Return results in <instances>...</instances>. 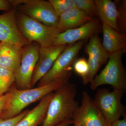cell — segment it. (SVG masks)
<instances>
[{"mask_svg": "<svg viewBox=\"0 0 126 126\" xmlns=\"http://www.w3.org/2000/svg\"><path fill=\"white\" fill-rule=\"evenodd\" d=\"M72 73V71L68 72L49 83L34 88L18 89L16 88L11 89L0 117L3 119H10L20 114L30 104L41 100L69 82Z\"/></svg>", "mask_w": 126, "mask_h": 126, "instance_id": "obj_1", "label": "cell"}, {"mask_svg": "<svg viewBox=\"0 0 126 126\" xmlns=\"http://www.w3.org/2000/svg\"><path fill=\"white\" fill-rule=\"evenodd\" d=\"M42 126H54L72 119L79 107L75 99L77 88L68 82L55 91Z\"/></svg>", "mask_w": 126, "mask_h": 126, "instance_id": "obj_2", "label": "cell"}, {"mask_svg": "<svg viewBox=\"0 0 126 126\" xmlns=\"http://www.w3.org/2000/svg\"><path fill=\"white\" fill-rule=\"evenodd\" d=\"M17 25L20 33L30 42L38 44L41 47L53 46L61 31L56 27L48 26L26 15L16 12Z\"/></svg>", "mask_w": 126, "mask_h": 126, "instance_id": "obj_3", "label": "cell"}, {"mask_svg": "<svg viewBox=\"0 0 126 126\" xmlns=\"http://www.w3.org/2000/svg\"><path fill=\"white\" fill-rule=\"evenodd\" d=\"M125 52L119 50L109 54L108 63L100 73L96 75L90 83L93 90L102 85H109L114 89L125 92L126 89V71L122 62Z\"/></svg>", "mask_w": 126, "mask_h": 126, "instance_id": "obj_4", "label": "cell"}, {"mask_svg": "<svg viewBox=\"0 0 126 126\" xmlns=\"http://www.w3.org/2000/svg\"><path fill=\"white\" fill-rule=\"evenodd\" d=\"M124 92L114 89L109 91L106 88L97 91L94 101L108 122L112 123L126 116L121 99Z\"/></svg>", "mask_w": 126, "mask_h": 126, "instance_id": "obj_5", "label": "cell"}, {"mask_svg": "<svg viewBox=\"0 0 126 126\" xmlns=\"http://www.w3.org/2000/svg\"><path fill=\"white\" fill-rule=\"evenodd\" d=\"M19 12L48 26L56 27L59 16L49 1L16 0Z\"/></svg>", "mask_w": 126, "mask_h": 126, "instance_id": "obj_6", "label": "cell"}, {"mask_svg": "<svg viewBox=\"0 0 126 126\" xmlns=\"http://www.w3.org/2000/svg\"><path fill=\"white\" fill-rule=\"evenodd\" d=\"M86 41H80L67 46L59 55L48 72L39 81L38 86L46 85L72 70V66Z\"/></svg>", "mask_w": 126, "mask_h": 126, "instance_id": "obj_7", "label": "cell"}, {"mask_svg": "<svg viewBox=\"0 0 126 126\" xmlns=\"http://www.w3.org/2000/svg\"><path fill=\"white\" fill-rule=\"evenodd\" d=\"M40 46L32 42L22 48L21 60L19 68L15 73L16 88H31L32 79L34 69L39 58Z\"/></svg>", "mask_w": 126, "mask_h": 126, "instance_id": "obj_8", "label": "cell"}, {"mask_svg": "<svg viewBox=\"0 0 126 126\" xmlns=\"http://www.w3.org/2000/svg\"><path fill=\"white\" fill-rule=\"evenodd\" d=\"M74 126H110L94 100L88 93L84 91L81 106L72 119Z\"/></svg>", "mask_w": 126, "mask_h": 126, "instance_id": "obj_9", "label": "cell"}, {"mask_svg": "<svg viewBox=\"0 0 126 126\" xmlns=\"http://www.w3.org/2000/svg\"><path fill=\"white\" fill-rule=\"evenodd\" d=\"M102 25L98 19H93L79 26L59 34L53 46L71 45L82 40H87L99 32Z\"/></svg>", "mask_w": 126, "mask_h": 126, "instance_id": "obj_10", "label": "cell"}, {"mask_svg": "<svg viewBox=\"0 0 126 126\" xmlns=\"http://www.w3.org/2000/svg\"><path fill=\"white\" fill-rule=\"evenodd\" d=\"M85 52L88 56L89 72L84 84L91 83L101 65L108 60L109 54L104 49L97 34L89 38L85 47Z\"/></svg>", "mask_w": 126, "mask_h": 126, "instance_id": "obj_11", "label": "cell"}, {"mask_svg": "<svg viewBox=\"0 0 126 126\" xmlns=\"http://www.w3.org/2000/svg\"><path fill=\"white\" fill-rule=\"evenodd\" d=\"M0 41L9 42L21 47L31 43L22 35L18 29L15 9L0 15Z\"/></svg>", "mask_w": 126, "mask_h": 126, "instance_id": "obj_12", "label": "cell"}, {"mask_svg": "<svg viewBox=\"0 0 126 126\" xmlns=\"http://www.w3.org/2000/svg\"><path fill=\"white\" fill-rule=\"evenodd\" d=\"M67 45L52 46L41 47L39 50V58L34 69L32 79V87L48 72L55 61Z\"/></svg>", "mask_w": 126, "mask_h": 126, "instance_id": "obj_13", "label": "cell"}, {"mask_svg": "<svg viewBox=\"0 0 126 126\" xmlns=\"http://www.w3.org/2000/svg\"><path fill=\"white\" fill-rule=\"evenodd\" d=\"M22 48L9 42H0V67L15 73L20 65Z\"/></svg>", "mask_w": 126, "mask_h": 126, "instance_id": "obj_14", "label": "cell"}, {"mask_svg": "<svg viewBox=\"0 0 126 126\" xmlns=\"http://www.w3.org/2000/svg\"><path fill=\"white\" fill-rule=\"evenodd\" d=\"M93 19L77 7H75L63 12L59 16L56 27L61 33L79 27Z\"/></svg>", "mask_w": 126, "mask_h": 126, "instance_id": "obj_15", "label": "cell"}, {"mask_svg": "<svg viewBox=\"0 0 126 126\" xmlns=\"http://www.w3.org/2000/svg\"><path fill=\"white\" fill-rule=\"evenodd\" d=\"M102 29L103 33L102 45L109 54L119 50L126 52V34L117 31L103 23Z\"/></svg>", "mask_w": 126, "mask_h": 126, "instance_id": "obj_16", "label": "cell"}, {"mask_svg": "<svg viewBox=\"0 0 126 126\" xmlns=\"http://www.w3.org/2000/svg\"><path fill=\"white\" fill-rule=\"evenodd\" d=\"M53 95V93L52 92L44 97L37 106L29 110L15 126H37L43 123Z\"/></svg>", "mask_w": 126, "mask_h": 126, "instance_id": "obj_17", "label": "cell"}, {"mask_svg": "<svg viewBox=\"0 0 126 126\" xmlns=\"http://www.w3.org/2000/svg\"><path fill=\"white\" fill-rule=\"evenodd\" d=\"M94 1L97 16L102 23L119 32L117 25V9L115 1L111 0H94Z\"/></svg>", "mask_w": 126, "mask_h": 126, "instance_id": "obj_18", "label": "cell"}, {"mask_svg": "<svg viewBox=\"0 0 126 126\" xmlns=\"http://www.w3.org/2000/svg\"><path fill=\"white\" fill-rule=\"evenodd\" d=\"M15 81V73L11 70L0 67V96L9 91Z\"/></svg>", "mask_w": 126, "mask_h": 126, "instance_id": "obj_19", "label": "cell"}, {"mask_svg": "<svg viewBox=\"0 0 126 126\" xmlns=\"http://www.w3.org/2000/svg\"><path fill=\"white\" fill-rule=\"evenodd\" d=\"M118 11L117 25L121 33L126 34V0H115Z\"/></svg>", "mask_w": 126, "mask_h": 126, "instance_id": "obj_20", "label": "cell"}, {"mask_svg": "<svg viewBox=\"0 0 126 126\" xmlns=\"http://www.w3.org/2000/svg\"><path fill=\"white\" fill-rule=\"evenodd\" d=\"M76 7L94 18L97 16L96 7L94 0H73Z\"/></svg>", "mask_w": 126, "mask_h": 126, "instance_id": "obj_21", "label": "cell"}, {"mask_svg": "<svg viewBox=\"0 0 126 126\" xmlns=\"http://www.w3.org/2000/svg\"><path fill=\"white\" fill-rule=\"evenodd\" d=\"M73 65L75 72L81 77L83 83L89 72L88 61L84 58H81L76 60Z\"/></svg>", "mask_w": 126, "mask_h": 126, "instance_id": "obj_22", "label": "cell"}, {"mask_svg": "<svg viewBox=\"0 0 126 126\" xmlns=\"http://www.w3.org/2000/svg\"><path fill=\"white\" fill-rule=\"evenodd\" d=\"M49 1L59 16L63 12L76 7L73 0H49Z\"/></svg>", "mask_w": 126, "mask_h": 126, "instance_id": "obj_23", "label": "cell"}, {"mask_svg": "<svg viewBox=\"0 0 126 126\" xmlns=\"http://www.w3.org/2000/svg\"><path fill=\"white\" fill-rule=\"evenodd\" d=\"M29 110H25L15 117L10 119H3L0 117V126H15L27 114Z\"/></svg>", "mask_w": 126, "mask_h": 126, "instance_id": "obj_24", "label": "cell"}, {"mask_svg": "<svg viewBox=\"0 0 126 126\" xmlns=\"http://www.w3.org/2000/svg\"><path fill=\"white\" fill-rule=\"evenodd\" d=\"M12 7L9 0H0V10L9 11L12 10Z\"/></svg>", "mask_w": 126, "mask_h": 126, "instance_id": "obj_25", "label": "cell"}, {"mask_svg": "<svg viewBox=\"0 0 126 126\" xmlns=\"http://www.w3.org/2000/svg\"><path fill=\"white\" fill-rule=\"evenodd\" d=\"M9 96V92L0 96V113L4 108Z\"/></svg>", "mask_w": 126, "mask_h": 126, "instance_id": "obj_26", "label": "cell"}, {"mask_svg": "<svg viewBox=\"0 0 126 126\" xmlns=\"http://www.w3.org/2000/svg\"><path fill=\"white\" fill-rule=\"evenodd\" d=\"M110 126H126V116L122 119H118L112 123Z\"/></svg>", "mask_w": 126, "mask_h": 126, "instance_id": "obj_27", "label": "cell"}, {"mask_svg": "<svg viewBox=\"0 0 126 126\" xmlns=\"http://www.w3.org/2000/svg\"><path fill=\"white\" fill-rule=\"evenodd\" d=\"M71 124H73L72 119H68L54 126H69Z\"/></svg>", "mask_w": 126, "mask_h": 126, "instance_id": "obj_28", "label": "cell"}]
</instances>
